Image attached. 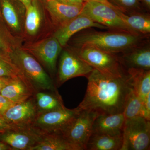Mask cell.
Instances as JSON below:
<instances>
[{"mask_svg":"<svg viewBox=\"0 0 150 150\" xmlns=\"http://www.w3.org/2000/svg\"><path fill=\"white\" fill-rule=\"evenodd\" d=\"M84 97L76 108L78 110L90 109L99 113L123 112L127 97L132 88L129 74L117 77L94 69L86 77Z\"/></svg>","mask_w":150,"mask_h":150,"instance_id":"obj_1","label":"cell"},{"mask_svg":"<svg viewBox=\"0 0 150 150\" xmlns=\"http://www.w3.org/2000/svg\"><path fill=\"white\" fill-rule=\"evenodd\" d=\"M86 29L70 39L75 48L91 46L112 54H121L149 40V35L120 30Z\"/></svg>","mask_w":150,"mask_h":150,"instance_id":"obj_2","label":"cell"},{"mask_svg":"<svg viewBox=\"0 0 150 150\" xmlns=\"http://www.w3.org/2000/svg\"><path fill=\"white\" fill-rule=\"evenodd\" d=\"M9 57L33 93L43 91H55L51 77L40 63L28 51L18 46L14 49Z\"/></svg>","mask_w":150,"mask_h":150,"instance_id":"obj_3","label":"cell"},{"mask_svg":"<svg viewBox=\"0 0 150 150\" xmlns=\"http://www.w3.org/2000/svg\"><path fill=\"white\" fill-rule=\"evenodd\" d=\"M81 59L100 72L117 77L128 74L117 54L91 46L71 48Z\"/></svg>","mask_w":150,"mask_h":150,"instance_id":"obj_4","label":"cell"},{"mask_svg":"<svg viewBox=\"0 0 150 150\" xmlns=\"http://www.w3.org/2000/svg\"><path fill=\"white\" fill-rule=\"evenodd\" d=\"M99 114L97 111L90 109L79 110L61 134L78 150H86L87 144L92 134L94 121Z\"/></svg>","mask_w":150,"mask_h":150,"instance_id":"obj_5","label":"cell"},{"mask_svg":"<svg viewBox=\"0 0 150 150\" xmlns=\"http://www.w3.org/2000/svg\"><path fill=\"white\" fill-rule=\"evenodd\" d=\"M150 144L149 120L142 116L126 119L121 150H148Z\"/></svg>","mask_w":150,"mask_h":150,"instance_id":"obj_6","label":"cell"},{"mask_svg":"<svg viewBox=\"0 0 150 150\" xmlns=\"http://www.w3.org/2000/svg\"><path fill=\"white\" fill-rule=\"evenodd\" d=\"M118 10H119L99 2L86 1L81 13L88 17L95 22L104 25L109 30L134 33L119 15Z\"/></svg>","mask_w":150,"mask_h":150,"instance_id":"obj_7","label":"cell"},{"mask_svg":"<svg viewBox=\"0 0 150 150\" xmlns=\"http://www.w3.org/2000/svg\"><path fill=\"white\" fill-rule=\"evenodd\" d=\"M78 112L76 108L69 109L64 107L51 111L38 112L31 127L42 134H61Z\"/></svg>","mask_w":150,"mask_h":150,"instance_id":"obj_8","label":"cell"},{"mask_svg":"<svg viewBox=\"0 0 150 150\" xmlns=\"http://www.w3.org/2000/svg\"><path fill=\"white\" fill-rule=\"evenodd\" d=\"M93 67L81 59L71 48L62 51L58 69L57 86H60L73 78H86L93 71Z\"/></svg>","mask_w":150,"mask_h":150,"instance_id":"obj_9","label":"cell"},{"mask_svg":"<svg viewBox=\"0 0 150 150\" xmlns=\"http://www.w3.org/2000/svg\"><path fill=\"white\" fill-rule=\"evenodd\" d=\"M43 135L31 126L1 132L0 141L12 150H30L40 141Z\"/></svg>","mask_w":150,"mask_h":150,"instance_id":"obj_10","label":"cell"},{"mask_svg":"<svg viewBox=\"0 0 150 150\" xmlns=\"http://www.w3.org/2000/svg\"><path fill=\"white\" fill-rule=\"evenodd\" d=\"M38 113L34 98L30 97L16 103L2 115L6 121L16 129L31 127Z\"/></svg>","mask_w":150,"mask_h":150,"instance_id":"obj_11","label":"cell"},{"mask_svg":"<svg viewBox=\"0 0 150 150\" xmlns=\"http://www.w3.org/2000/svg\"><path fill=\"white\" fill-rule=\"evenodd\" d=\"M62 47L53 35L33 44L28 48V51L50 73L54 74L56 71V62L62 52Z\"/></svg>","mask_w":150,"mask_h":150,"instance_id":"obj_12","label":"cell"},{"mask_svg":"<svg viewBox=\"0 0 150 150\" xmlns=\"http://www.w3.org/2000/svg\"><path fill=\"white\" fill-rule=\"evenodd\" d=\"M93 27L108 29L104 25L95 22L88 17L80 13L69 21L58 27L53 36L59 41L62 47H64L76 33Z\"/></svg>","mask_w":150,"mask_h":150,"instance_id":"obj_13","label":"cell"},{"mask_svg":"<svg viewBox=\"0 0 150 150\" xmlns=\"http://www.w3.org/2000/svg\"><path fill=\"white\" fill-rule=\"evenodd\" d=\"M26 8L19 0H1V13L4 21L16 34L24 30Z\"/></svg>","mask_w":150,"mask_h":150,"instance_id":"obj_14","label":"cell"},{"mask_svg":"<svg viewBox=\"0 0 150 150\" xmlns=\"http://www.w3.org/2000/svg\"><path fill=\"white\" fill-rule=\"evenodd\" d=\"M122 64L129 69L150 70V46L149 40L121 53Z\"/></svg>","mask_w":150,"mask_h":150,"instance_id":"obj_15","label":"cell"},{"mask_svg":"<svg viewBox=\"0 0 150 150\" xmlns=\"http://www.w3.org/2000/svg\"><path fill=\"white\" fill-rule=\"evenodd\" d=\"M125 120L123 112L115 114L100 113L94 121L92 134L121 136L123 135Z\"/></svg>","mask_w":150,"mask_h":150,"instance_id":"obj_16","label":"cell"},{"mask_svg":"<svg viewBox=\"0 0 150 150\" xmlns=\"http://www.w3.org/2000/svg\"><path fill=\"white\" fill-rule=\"evenodd\" d=\"M83 6L68 5L56 0H49L46 1V7L54 23L59 27L79 15Z\"/></svg>","mask_w":150,"mask_h":150,"instance_id":"obj_17","label":"cell"},{"mask_svg":"<svg viewBox=\"0 0 150 150\" xmlns=\"http://www.w3.org/2000/svg\"><path fill=\"white\" fill-rule=\"evenodd\" d=\"M33 93L29 87L20 78L13 79L0 93L15 104L25 101L31 97Z\"/></svg>","mask_w":150,"mask_h":150,"instance_id":"obj_18","label":"cell"},{"mask_svg":"<svg viewBox=\"0 0 150 150\" xmlns=\"http://www.w3.org/2000/svg\"><path fill=\"white\" fill-rule=\"evenodd\" d=\"M118 13L132 32L142 35H150V16L147 12L125 14L118 10Z\"/></svg>","mask_w":150,"mask_h":150,"instance_id":"obj_19","label":"cell"},{"mask_svg":"<svg viewBox=\"0 0 150 150\" xmlns=\"http://www.w3.org/2000/svg\"><path fill=\"white\" fill-rule=\"evenodd\" d=\"M122 144L123 135L92 134L87 144L86 150H121Z\"/></svg>","mask_w":150,"mask_h":150,"instance_id":"obj_20","label":"cell"},{"mask_svg":"<svg viewBox=\"0 0 150 150\" xmlns=\"http://www.w3.org/2000/svg\"><path fill=\"white\" fill-rule=\"evenodd\" d=\"M126 71L130 76L132 88L144 102L150 93V70L129 69Z\"/></svg>","mask_w":150,"mask_h":150,"instance_id":"obj_21","label":"cell"},{"mask_svg":"<svg viewBox=\"0 0 150 150\" xmlns=\"http://www.w3.org/2000/svg\"><path fill=\"white\" fill-rule=\"evenodd\" d=\"M30 150H79L59 133L43 134L38 143Z\"/></svg>","mask_w":150,"mask_h":150,"instance_id":"obj_22","label":"cell"},{"mask_svg":"<svg viewBox=\"0 0 150 150\" xmlns=\"http://www.w3.org/2000/svg\"><path fill=\"white\" fill-rule=\"evenodd\" d=\"M43 11L39 0H32L26 8L24 30L27 34L35 35L39 31L43 22Z\"/></svg>","mask_w":150,"mask_h":150,"instance_id":"obj_23","label":"cell"},{"mask_svg":"<svg viewBox=\"0 0 150 150\" xmlns=\"http://www.w3.org/2000/svg\"><path fill=\"white\" fill-rule=\"evenodd\" d=\"M35 101L38 112H46L64 107L59 95L51 94L42 91L35 93Z\"/></svg>","mask_w":150,"mask_h":150,"instance_id":"obj_24","label":"cell"},{"mask_svg":"<svg viewBox=\"0 0 150 150\" xmlns=\"http://www.w3.org/2000/svg\"><path fill=\"white\" fill-rule=\"evenodd\" d=\"M18 46V40L11 34L4 22L0 20V57L10 59V54Z\"/></svg>","mask_w":150,"mask_h":150,"instance_id":"obj_25","label":"cell"},{"mask_svg":"<svg viewBox=\"0 0 150 150\" xmlns=\"http://www.w3.org/2000/svg\"><path fill=\"white\" fill-rule=\"evenodd\" d=\"M143 108V101L132 88L127 97L123 112L125 119H130L137 116L142 117Z\"/></svg>","mask_w":150,"mask_h":150,"instance_id":"obj_26","label":"cell"},{"mask_svg":"<svg viewBox=\"0 0 150 150\" xmlns=\"http://www.w3.org/2000/svg\"><path fill=\"white\" fill-rule=\"evenodd\" d=\"M119 10L125 14L146 11L139 0H108Z\"/></svg>","mask_w":150,"mask_h":150,"instance_id":"obj_27","label":"cell"},{"mask_svg":"<svg viewBox=\"0 0 150 150\" xmlns=\"http://www.w3.org/2000/svg\"><path fill=\"white\" fill-rule=\"evenodd\" d=\"M0 77L20 78L28 86L18 69L9 59L0 57Z\"/></svg>","mask_w":150,"mask_h":150,"instance_id":"obj_28","label":"cell"},{"mask_svg":"<svg viewBox=\"0 0 150 150\" xmlns=\"http://www.w3.org/2000/svg\"><path fill=\"white\" fill-rule=\"evenodd\" d=\"M15 104L0 94V115H2L9 108Z\"/></svg>","mask_w":150,"mask_h":150,"instance_id":"obj_29","label":"cell"},{"mask_svg":"<svg viewBox=\"0 0 150 150\" xmlns=\"http://www.w3.org/2000/svg\"><path fill=\"white\" fill-rule=\"evenodd\" d=\"M142 117L149 120L150 119V93L149 94L143 102Z\"/></svg>","mask_w":150,"mask_h":150,"instance_id":"obj_30","label":"cell"},{"mask_svg":"<svg viewBox=\"0 0 150 150\" xmlns=\"http://www.w3.org/2000/svg\"><path fill=\"white\" fill-rule=\"evenodd\" d=\"M15 129H17L11 126L6 121L2 115H0V132H2L6 130Z\"/></svg>","mask_w":150,"mask_h":150,"instance_id":"obj_31","label":"cell"},{"mask_svg":"<svg viewBox=\"0 0 150 150\" xmlns=\"http://www.w3.org/2000/svg\"><path fill=\"white\" fill-rule=\"evenodd\" d=\"M59 2L71 6H83L86 1L84 0H56Z\"/></svg>","mask_w":150,"mask_h":150,"instance_id":"obj_32","label":"cell"},{"mask_svg":"<svg viewBox=\"0 0 150 150\" xmlns=\"http://www.w3.org/2000/svg\"><path fill=\"white\" fill-rule=\"evenodd\" d=\"M12 79V78L0 77V93L3 88L6 86Z\"/></svg>","mask_w":150,"mask_h":150,"instance_id":"obj_33","label":"cell"},{"mask_svg":"<svg viewBox=\"0 0 150 150\" xmlns=\"http://www.w3.org/2000/svg\"><path fill=\"white\" fill-rule=\"evenodd\" d=\"M143 8L149 13L150 11V0H139Z\"/></svg>","mask_w":150,"mask_h":150,"instance_id":"obj_34","label":"cell"},{"mask_svg":"<svg viewBox=\"0 0 150 150\" xmlns=\"http://www.w3.org/2000/svg\"><path fill=\"white\" fill-rule=\"evenodd\" d=\"M85 1H96L99 2L103 3V4H105L113 8L117 9H118V8H117L114 5L112 4H111L110 2L108 1V0H84Z\"/></svg>","mask_w":150,"mask_h":150,"instance_id":"obj_35","label":"cell"},{"mask_svg":"<svg viewBox=\"0 0 150 150\" xmlns=\"http://www.w3.org/2000/svg\"><path fill=\"white\" fill-rule=\"evenodd\" d=\"M12 150L11 148L4 142L0 141V150Z\"/></svg>","mask_w":150,"mask_h":150,"instance_id":"obj_36","label":"cell"},{"mask_svg":"<svg viewBox=\"0 0 150 150\" xmlns=\"http://www.w3.org/2000/svg\"><path fill=\"white\" fill-rule=\"evenodd\" d=\"M19 1L25 6L26 8L30 4L32 0H19Z\"/></svg>","mask_w":150,"mask_h":150,"instance_id":"obj_37","label":"cell"},{"mask_svg":"<svg viewBox=\"0 0 150 150\" xmlns=\"http://www.w3.org/2000/svg\"><path fill=\"white\" fill-rule=\"evenodd\" d=\"M0 20L2 21H4L2 17L1 13V0H0Z\"/></svg>","mask_w":150,"mask_h":150,"instance_id":"obj_38","label":"cell"},{"mask_svg":"<svg viewBox=\"0 0 150 150\" xmlns=\"http://www.w3.org/2000/svg\"><path fill=\"white\" fill-rule=\"evenodd\" d=\"M43 1H49V0H43Z\"/></svg>","mask_w":150,"mask_h":150,"instance_id":"obj_39","label":"cell"}]
</instances>
